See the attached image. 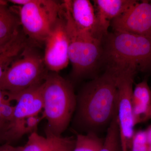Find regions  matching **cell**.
I'll list each match as a JSON object with an SVG mask.
<instances>
[{
    "label": "cell",
    "mask_w": 151,
    "mask_h": 151,
    "mask_svg": "<svg viewBox=\"0 0 151 151\" xmlns=\"http://www.w3.org/2000/svg\"><path fill=\"white\" fill-rule=\"evenodd\" d=\"M119 71L107 68L84 86L78 100L79 119L92 130L109 126L117 113Z\"/></svg>",
    "instance_id": "cell-1"
},
{
    "label": "cell",
    "mask_w": 151,
    "mask_h": 151,
    "mask_svg": "<svg viewBox=\"0 0 151 151\" xmlns=\"http://www.w3.org/2000/svg\"><path fill=\"white\" fill-rule=\"evenodd\" d=\"M102 62L107 68L131 69L136 72L151 69V38L114 31L108 33L103 42Z\"/></svg>",
    "instance_id": "cell-2"
},
{
    "label": "cell",
    "mask_w": 151,
    "mask_h": 151,
    "mask_svg": "<svg viewBox=\"0 0 151 151\" xmlns=\"http://www.w3.org/2000/svg\"><path fill=\"white\" fill-rule=\"evenodd\" d=\"M43 101L42 118L47 120V130L57 136L68 126L77 101L70 83L56 72L47 73L42 84Z\"/></svg>",
    "instance_id": "cell-3"
},
{
    "label": "cell",
    "mask_w": 151,
    "mask_h": 151,
    "mask_svg": "<svg viewBox=\"0 0 151 151\" xmlns=\"http://www.w3.org/2000/svg\"><path fill=\"white\" fill-rule=\"evenodd\" d=\"M43 56L28 45L11 63L0 79V89L10 100L26 89L43 83L47 72Z\"/></svg>",
    "instance_id": "cell-4"
},
{
    "label": "cell",
    "mask_w": 151,
    "mask_h": 151,
    "mask_svg": "<svg viewBox=\"0 0 151 151\" xmlns=\"http://www.w3.org/2000/svg\"><path fill=\"white\" fill-rule=\"evenodd\" d=\"M60 12L65 19L68 39V56L72 74L76 78L92 73L103 59V42L78 29L74 24L64 2Z\"/></svg>",
    "instance_id": "cell-5"
},
{
    "label": "cell",
    "mask_w": 151,
    "mask_h": 151,
    "mask_svg": "<svg viewBox=\"0 0 151 151\" xmlns=\"http://www.w3.org/2000/svg\"><path fill=\"white\" fill-rule=\"evenodd\" d=\"M61 4L53 0H31L19 9L21 26L36 44L44 43L59 17Z\"/></svg>",
    "instance_id": "cell-6"
},
{
    "label": "cell",
    "mask_w": 151,
    "mask_h": 151,
    "mask_svg": "<svg viewBox=\"0 0 151 151\" xmlns=\"http://www.w3.org/2000/svg\"><path fill=\"white\" fill-rule=\"evenodd\" d=\"M137 72L132 69L119 71L118 78L117 121L121 151H129L136 124L132 107L133 83Z\"/></svg>",
    "instance_id": "cell-7"
},
{
    "label": "cell",
    "mask_w": 151,
    "mask_h": 151,
    "mask_svg": "<svg viewBox=\"0 0 151 151\" xmlns=\"http://www.w3.org/2000/svg\"><path fill=\"white\" fill-rule=\"evenodd\" d=\"M44 44L43 58L47 70L57 73L67 66L69 62V43L65 19L60 10L59 17Z\"/></svg>",
    "instance_id": "cell-8"
},
{
    "label": "cell",
    "mask_w": 151,
    "mask_h": 151,
    "mask_svg": "<svg viewBox=\"0 0 151 151\" xmlns=\"http://www.w3.org/2000/svg\"><path fill=\"white\" fill-rule=\"evenodd\" d=\"M114 31L137 35L151 38V4L137 2L126 12L111 22Z\"/></svg>",
    "instance_id": "cell-9"
},
{
    "label": "cell",
    "mask_w": 151,
    "mask_h": 151,
    "mask_svg": "<svg viewBox=\"0 0 151 151\" xmlns=\"http://www.w3.org/2000/svg\"><path fill=\"white\" fill-rule=\"evenodd\" d=\"M74 24L78 29L103 42L107 35L96 15L94 6L89 0L63 1Z\"/></svg>",
    "instance_id": "cell-10"
},
{
    "label": "cell",
    "mask_w": 151,
    "mask_h": 151,
    "mask_svg": "<svg viewBox=\"0 0 151 151\" xmlns=\"http://www.w3.org/2000/svg\"><path fill=\"white\" fill-rule=\"evenodd\" d=\"M42 84V83L28 88L12 97V100H16L17 104L14 106L12 119L10 122L38 115L43 108Z\"/></svg>",
    "instance_id": "cell-11"
},
{
    "label": "cell",
    "mask_w": 151,
    "mask_h": 151,
    "mask_svg": "<svg viewBox=\"0 0 151 151\" xmlns=\"http://www.w3.org/2000/svg\"><path fill=\"white\" fill-rule=\"evenodd\" d=\"M100 26L108 34L111 22L126 12L137 3L135 0H95L93 1Z\"/></svg>",
    "instance_id": "cell-12"
},
{
    "label": "cell",
    "mask_w": 151,
    "mask_h": 151,
    "mask_svg": "<svg viewBox=\"0 0 151 151\" xmlns=\"http://www.w3.org/2000/svg\"><path fill=\"white\" fill-rule=\"evenodd\" d=\"M132 103L137 125L144 122L151 104V90L146 80L137 84L133 89Z\"/></svg>",
    "instance_id": "cell-13"
},
{
    "label": "cell",
    "mask_w": 151,
    "mask_h": 151,
    "mask_svg": "<svg viewBox=\"0 0 151 151\" xmlns=\"http://www.w3.org/2000/svg\"><path fill=\"white\" fill-rule=\"evenodd\" d=\"M20 22L17 15L0 1V40L9 42L14 39L20 32Z\"/></svg>",
    "instance_id": "cell-14"
},
{
    "label": "cell",
    "mask_w": 151,
    "mask_h": 151,
    "mask_svg": "<svg viewBox=\"0 0 151 151\" xmlns=\"http://www.w3.org/2000/svg\"><path fill=\"white\" fill-rule=\"evenodd\" d=\"M42 118L38 116H32L16 122H9L7 127L4 141L17 139L27 133L35 132Z\"/></svg>",
    "instance_id": "cell-15"
},
{
    "label": "cell",
    "mask_w": 151,
    "mask_h": 151,
    "mask_svg": "<svg viewBox=\"0 0 151 151\" xmlns=\"http://www.w3.org/2000/svg\"><path fill=\"white\" fill-rule=\"evenodd\" d=\"M28 45L26 37L21 34L7 48L0 54V79L9 65Z\"/></svg>",
    "instance_id": "cell-16"
},
{
    "label": "cell",
    "mask_w": 151,
    "mask_h": 151,
    "mask_svg": "<svg viewBox=\"0 0 151 151\" xmlns=\"http://www.w3.org/2000/svg\"><path fill=\"white\" fill-rule=\"evenodd\" d=\"M57 136L48 130L46 137L33 132L30 135L25 146L21 147L20 151H51Z\"/></svg>",
    "instance_id": "cell-17"
},
{
    "label": "cell",
    "mask_w": 151,
    "mask_h": 151,
    "mask_svg": "<svg viewBox=\"0 0 151 151\" xmlns=\"http://www.w3.org/2000/svg\"><path fill=\"white\" fill-rule=\"evenodd\" d=\"M103 141L93 132L87 134H78L73 151H100Z\"/></svg>",
    "instance_id": "cell-18"
},
{
    "label": "cell",
    "mask_w": 151,
    "mask_h": 151,
    "mask_svg": "<svg viewBox=\"0 0 151 151\" xmlns=\"http://www.w3.org/2000/svg\"><path fill=\"white\" fill-rule=\"evenodd\" d=\"M100 151H121L117 114L108 127Z\"/></svg>",
    "instance_id": "cell-19"
},
{
    "label": "cell",
    "mask_w": 151,
    "mask_h": 151,
    "mask_svg": "<svg viewBox=\"0 0 151 151\" xmlns=\"http://www.w3.org/2000/svg\"><path fill=\"white\" fill-rule=\"evenodd\" d=\"M11 102L7 93L0 89V122L8 124L12 119L14 106Z\"/></svg>",
    "instance_id": "cell-20"
},
{
    "label": "cell",
    "mask_w": 151,
    "mask_h": 151,
    "mask_svg": "<svg viewBox=\"0 0 151 151\" xmlns=\"http://www.w3.org/2000/svg\"><path fill=\"white\" fill-rule=\"evenodd\" d=\"M149 144L145 130L135 132L132 137L129 151H147Z\"/></svg>",
    "instance_id": "cell-21"
},
{
    "label": "cell",
    "mask_w": 151,
    "mask_h": 151,
    "mask_svg": "<svg viewBox=\"0 0 151 151\" xmlns=\"http://www.w3.org/2000/svg\"><path fill=\"white\" fill-rule=\"evenodd\" d=\"M75 140L71 138L57 136L51 151H73Z\"/></svg>",
    "instance_id": "cell-22"
},
{
    "label": "cell",
    "mask_w": 151,
    "mask_h": 151,
    "mask_svg": "<svg viewBox=\"0 0 151 151\" xmlns=\"http://www.w3.org/2000/svg\"><path fill=\"white\" fill-rule=\"evenodd\" d=\"M8 124L0 122V143L4 141V137Z\"/></svg>",
    "instance_id": "cell-23"
},
{
    "label": "cell",
    "mask_w": 151,
    "mask_h": 151,
    "mask_svg": "<svg viewBox=\"0 0 151 151\" xmlns=\"http://www.w3.org/2000/svg\"><path fill=\"white\" fill-rule=\"evenodd\" d=\"M18 35L14 39L10 41L5 42L0 40V54H1V52H2L3 51H4L14 41V40L16 39L18 37Z\"/></svg>",
    "instance_id": "cell-24"
},
{
    "label": "cell",
    "mask_w": 151,
    "mask_h": 151,
    "mask_svg": "<svg viewBox=\"0 0 151 151\" xmlns=\"http://www.w3.org/2000/svg\"><path fill=\"white\" fill-rule=\"evenodd\" d=\"M21 147H14L9 145H6L0 147L1 151H20Z\"/></svg>",
    "instance_id": "cell-25"
},
{
    "label": "cell",
    "mask_w": 151,
    "mask_h": 151,
    "mask_svg": "<svg viewBox=\"0 0 151 151\" xmlns=\"http://www.w3.org/2000/svg\"><path fill=\"white\" fill-rule=\"evenodd\" d=\"M31 0H11L9 1L10 2L13 3L15 5L22 6H24L30 1Z\"/></svg>",
    "instance_id": "cell-26"
},
{
    "label": "cell",
    "mask_w": 151,
    "mask_h": 151,
    "mask_svg": "<svg viewBox=\"0 0 151 151\" xmlns=\"http://www.w3.org/2000/svg\"><path fill=\"white\" fill-rule=\"evenodd\" d=\"M145 131L149 145H151V125L149 126L147 129Z\"/></svg>",
    "instance_id": "cell-27"
},
{
    "label": "cell",
    "mask_w": 151,
    "mask_h": 151,
    "mask_svg": "<svg viewBox=\"0 0 151 151\" xmlns=\"http://www.w3.org/2000/svg\"><path fill=\"white\" fill-rule=\"evenodd\" d=\"M150 119H151V104L150 108H149V111H148V113L144 119V122L148 121Z\"/></svg>",
    "instance_id": "cell-28"
},
{
    "label": "cell",
    "mask_w": 151,
    "mask_h": 151,
    "mask_svg": "<svg viewBox=\"0 0 151 151\" xmlns=\"http://www.w3.org/2000/svg\"><path fill=\"white\" fill-rule=\"evenodd\" d=\"M147 151H151V145H149Z\"/></svg>",
    "instance_id": "cell-29"
},
{
    "label": "cell",
    "mask_w": 151,
    "mask_h": 151,
    "mask_svg": "<svg viewBox=\"0 0 151 151\" xmlns=\"http://www.w3.org/2000/svg\"><path fill=\"white\" fill-rule=\"evenodd\" d=\"M150 1V3H151V1Z\"/></svg>",
    "instance_id": "cell-30"
},
{
    "label": "cell",
    "mask_w": 151,
    "mask_h": 151,
    "mask_svg": "<svg viewBox=\"0 0 151 151\" xmlns=\"http://www.w3.org/2000/svg\"></svg>",
    "instance_id": "cell-31"
}]
</instances>
